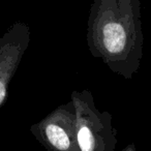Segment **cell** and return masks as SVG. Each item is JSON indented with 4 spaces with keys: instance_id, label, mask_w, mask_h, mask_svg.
Here are the masks:
<instances>
[{
    "instance_id": "cell-5",
    "label": "cell",
    "mask_w": 151,
    "mask_h": 151,
    "mask_svg": "<svg viewBox=\"0 0 151 151\" xmlns=\"http://www.w3.org/2000/svg\"><path fill=\"white\" fill-rule=\"evenodd\" d=\"M121 151H138V150H137L136 145H134V143H132V144H129V145H127L126 147H124Z\"/></svg>"
},
{
    "instance_id": "cell-1",
    "label": "cell",
    "mask_w": 151,
    "mask_h": 151,
    "mask_svg": "<svg viewBox=\"0 0 151 151\" xmlns=\"http://www.w3.org/2000/svg\"><path fill=\"white\" fill-rule=\"evenodd\" d=\"M140 0H93L86 40L91 55L112 73L132 80L143 59Z\"/></svg>"
},
{
    "instance_id": "cell-2",
    "label": "cell",
    "mask_w": 151,
    "mask_h": 151,
    "mask_svg": "<svg viewBox=\"0 0 151 151\" xmlns=\"http://www.w3.org/2000/svg\"><path fill=\"white\" fill-rule=\"evenodd\" d=\"M70 99L76 110L77 140L80 151H115L118 143L113 117L95 106L90 90H73Z\"/></svg>"
},
{
    "instance_id": "cell-3",
    "label": "cell",
    "mask_w": 151,
    "mask_h": 151,
    "mask_svg": "<svg viewBox=\"0 0 151 151\" xmlns=\"http://www.w3.org/2000/svg\"><path fill=\"white\" fill-rule=\"evenodd\" d=\"M30 132L48 151H80L77 140L76 110L71 99L31 125Z\"/></svg>"
},
{
    "instance_id": "cell-4",
    "label": "cell",
    "mask_w": 151,
    "mask_h": 151,
    "mask_svg": "<svg viewBox=\"0 0 151 151\" xmlns=\"http://www.w3.org/2000/svg\"><path fill=\"white\" fill-rule=\"evenodd\" d=\"M30 42V28L14 23L0 36V108L9 96V88Z\"/></svg>"
}]
</instances>
